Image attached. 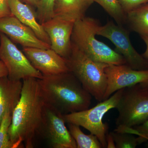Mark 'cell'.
I'll return each mask as SVG.
<instances>
[{
	"instance_id": "cell-1",
	"label": "cell",
	"mask_w": 148,
	"mask_h": 148,
	"mask_svg": "<svg viewBox=\"0 0 148 148\" xmlns=\"http://www.w3.org/2000/svg\"><path fill=\"white\" fill-rule=\"evenodd\" d=\"M46 101L38 79L22 81L21 96L14 109L9 135L13 148H33Z\"/></svg>"
},
{
	"instance_id": "cell-2",
	"label": "cell",
	"mask_w": 148,
	"mask_h": 148,
	"mask_svg": "<svg viewBox=\"0 0 148 148\" xmlns=\"http://www.w3.org/2000/svg\"><path fill=\"white\" fill-rule=\"evenodd\" d=\"M38 81L46 103L63 114L89 108L92 96L71 72L43 76Z\"/></svg>"
},
{
	"instance_id": "cell-3",
	"label": "cell",
	"mask_w": 148,
	"mask_h": 148,
	"mask_svg": "<svg viewBox=\"0 0 148 148\" xmlns=\"http://www.w3.org/2000/svg\"><path fill=\"white\" fill-rule=\"evenodd\" d=\"M100 25L95 18L84 17L75 22L72 43L93 61L108 64H126L122 56L96 39Z\"/></svg>"
},
{
	"instance_id": "cell-4",
	"label": "cell",
	"mask_w": 148,
	"mask_h": 148,
	"mask_svg": "<svg viewBox=\"0 0 148 148\" xmlns=\"http://www.w3.org/2000/svg\"><path fill=\"white\" fill-rule=\"evenodd\" d=\"M66 59L69 71L85 89L96 101H103L107 86L105 70L109 64L93 61L73 43L71 54Z\"/></svg>"
},
{
	"instance_id": "cell-5",
	"label": "cell",
	"mask_w": 148,
	"mask_h": 148,
	"mask_svg": "<svg viewBox=\"0 0 148 148\" xmlns=\"http://www.w3.org/2000/svg\"><path fill=\"white\" fill-rule=\"evenodd\" d=\"M123 89L117 90L110 98L99 102L91 108L64 114L65 121L85 128L98 138L102 147L107 148L106 136L108 127L103 122V117L110 110L116 108Z\"/></svg>"
},
{
	"instance_id": "cell-6",
	"label": "cell",
	"mask_w": 148,
	"mask_h": 148,
	"mask_svg": "<svg viewBox=\"0 0 148 148\" xmlns=\"http://www.w3.org/2000/svg\"><path fill=\"white\" fill-rule=\"evenodd\" d=\"M116 127L132 128L148 119V90L140 84L125 88L116 108Z\"/></svg>"
},
{
	"instance_id": "cell-7",
	"label": "cell",
	"mask_w": 148,
	"mask_h": 148,
	"mask_svg": "<svg viewBox=\"0 0 148 148\" xmlns=\"http://www.w3.org/2000/svg\"><path fill=\"white\" fill-rule=\"evenodd\" d=\"M66 123L64 114L46 103L37 135L45 140L51 148H77L76 143L66 127Z\"/></svg>"
},
{
	"instance_id": "cell-8",
	"label": "cell",
	"mask_w": 148,
	"mask_h": 148,
	"mask_svg": "<svg viewBox=\"0 0 148 148\" xmlns=\"http://www.w3.org/2000/svg\"><path fill=\"white\" fill-rule=\"evenodd\" d=\"M0 60L7 69L8 77L15 81L29 78L40 79L41 73L36 70L24 52L19 50L6 35L0 32Z\"/></svg>"
},
{
	"instance_id": "cell-9",
	"label": "cell",
	"mask_w": 148,
	"mask_h": 148,
	"mask_svg": "<svg viewBox=\"0 0 148 148\" xmlns=\"http://www.w3.org/2000/svg\"><path fill=\"white\" fill-rule=\"evenodd\" d=\"M97 35L107 38L113 43L118 53L123 56L126 65L136 70H148V61L138 53L133 47L129 33L122 26L113 21H108L98 28Z\"/></svg>"
},
{
	"instance_id": "cell-10",
	"label": "cell",
	"mask_w": 148,
	"mask_h": 148,
	"mask_svg": "<svg viewBox=\"0 0 148 148\" xmlns=\"http://www.w3.org/2000/svg\"><path fill=\"white\" fill-rule=\"evenodd\" d=\"M105 71L107 86L104 100L110 98L117 90L148 80V70H135L126 64H109Z\"/></svg>"
},
{
	"instance_id": "cell-11",
	"label": "cell",
	"mask_w": 148,
	"mask_h": 148,
	"mask_svg": "<svg viewBox=\"0 0 148 148\" xmlns=\"http://www.w3.org/2000/svg\"><path fill=\"white\" fill-rule=\"evenodd\" d=\"M75 22L54 16L41 24L49 37L51 49L65 59L71 52V36Z\"/></svg>"
},
{
	"instance_id": "cell-12",
	"label": "cell",
	"mask_w": 148,
	"mask_h": 148,
	"mask_svg": "<svg viewBox=\"0 0 148 148\" xmlns=\"http://www.w3.org/2000/svg\"><path fill=\"white\" fill-rule=\"evenodd\" d=\"M23 51L33 66L43 76L69 71L66 59L51 48L23 47Z\"/></svg>"
},
{
	"instance_id": "cell-13",
	"label": "cell",
	"mask_w": 148,
	"mask_h": 148,
	"mask_svg": "<svg viewBox=\"0 0 148 148\" xmlns=\"http://www.w3.org/2000/svg\"><path fill=\"white\" fill-rule=\"evenodd\" d=\"M0 32L23 47L51 48L50 45L40 40L31 28L21 23L12 14L0 18Z\"/></svg>"
},
{
	"instance_id": "cell-14",
	"label": "cell",
	"mask_w": 148,
	"mask_h": 148,
	"mask_svg": "<svg viewBox=\"0 0 148 148\" xmlns=\"http://www.w3.org/2000/svg\"><path fill=\"white\" fill-rule=\"evenodd\" d=\"M12 14L24 25L31 28L40 40L50 45L49 37L42 25L38 21L36 12L31 6L21 0H8Z\"/></svg>"
},
{
	"instance_id": "cell-15",
	"label": "cell",
	"mask_w": 148,
	"mask_h": 148,
	"mask_svg": "<svg viewBox=\"0 0 148 148\" xmlns=\"http://www.w3.org/2000/svg\"><path fill=\"white\" fill-rule=\"evenodd\" d=\"M22 86V81L10 79L8 76L0 78V123L7 111L13 112L18 103Z\"/></svg>"
},
{
	"instance_id": "cell-16",
	"label": "cell",
	"mask_w": 148,
	"mask_h": 148,
	"mask_svg": "<svg viewBox=\"0 0 148 148\" xmlns=\"http://www.w3.org/2000/svg\"><path fill=\"white\" fill-rule=\"evenodd\" d=\"M93 0H56L54 7L55 16L75 21L84 17Z\"/></svg>"
},
{
	"instance_id": "cell-17",
	"label": "cell",
	"mask_w": 148,
	"mask_h": 148,
	"mask_svg": "<svg viewBox=\"0 0 148 148\" xmlns=\"http://www.w3.org/2000/svg\"><path fill=\"white\" fill-rule=\"evenodd\" d=\"M126 24L140 36L148 37V3L126 14Z\"/></svg>"
},
{
	"instance_id": "cell-18",
	"label": "cell",
	"mask_w": 148,
	"mask_h": 148,
	"mask_svg": "<svg viewBox=\"0 0 148 148\" xmlns=\"http://www.w3.org/2000/svg\"><path fill=\"white\" fill-rule=\"evenodd\" d=\"M70 133L76 143L77 148H101L102 145L98 138L90 133L85 134L80 126L73 123H68Z\"/></svg>"
},
{
	"instance_id": "cell-19",
	"label": "cell",
	"mask_w": 148,
	"mask_h": 148,
	"mask_svg": "<svg viewBox=\"0 0 148 148\" xmlns=\"http://www.w3.org/2000/svg\"><path fill=\"white\" fill-rule=\"evenodd\" d=\"M102 7L109 15L113 18L118 25L126 24V14L118 0H93Z\"/></svg>"
},
{
	"instance_id": "cell-20",
	"label": "cell",
	"mask_w": 148,
	"mask_h": 148,
	"mask_svg": "<svg viewBox=\"0 0 148 148\" xmlns=\"http://www.w3.org/2000/svg\"><path fill=\"white\" fill-rule=\"evenodd\" d=\"M56 0H39L36 7L37 19L40 24L46 22L55 16L54 7Z\"/></svg>"
},
{
	"instance_id": "cell-21",
	"label": "cell",
	"mask_w": 148,
	"mask_h": 148,
	"mask_svg": "<svg viewBox=\"0 0 148 148\" xmlns=\"http://www.w3.org/2000/svg\"><path fill=\"white\" fill-rule=\"evenodd\" d=\"M12 112L10 110L7 111L0 123V148H13L9 135Z\"/></svg>"
},
{
	"instance_id": "cell-22",
	"label": "cell",
	"mask_w": 148,
	"mask_h": 148,
	"mask_svg": "<svg viewBox=\"0 0 148 148\" xmlns=\"http://www.w3.org/2000/svg\"><path fill=\"white\" fill-rule=\"evenodd\" d=\"M116 148H135L139 145L138 138L133 134L114 131L110 132Z\"/></svg>"
},
{
	"instance_id": "cell-23",
	"label": "cell",
	"mask_w": 148,
	"mask_h": 148,
	"mask_svg": "<svg viewBox=\"0 0 148 148\" xmlns=\"http://www.w3.org/2000/svg\"><path fill=\"white\" fill-rule=\"evenodd\" d=\"M132 134L138 135L139 145L148 141V119L142 124L132 127Z\"/></svg>"
},
{
	"instance_id": "cell-24",
	"label": "cell",
	"mask_w": 148,
	"mask_h": 148,
	"mask_svg": "<svg viewBox=\"0 0 148 148\" xmlns=\"http://www.w3.org/2000/svg\"><path fill=\"white\" fill-rule=\"evenodd\" d=\"M118 1L126 14L148 3V0H118Z\"/></svg>"
},
{
	"instance_id": "cell-25",
	"label": "cell",
	"mask_w": 148,
	"mask_h": 148,
	"mask_svg": "<svg viewBox=\"0 0 148 148\" xmlns=\"http://www.w3.org/2000/svg\"><path fill=\"white\" fill-rule=\"evenodd\" d=\"M8 0H0V18L12 15Z\"/></svg>"
},
{
	"instance_id": "cell-26",
	"label": "cell",
	"mask_w": 148,
	"mask_h": 148,
	"mask_svg": "<svg viewBox=\"0 0 148 148\" xmlns=\"http://www.w3.org/2000/svg\"><path fill=\"white\" fill-rule=\"evenodd\" d=\"M106 143H107V148H116L115 143L110 132L108 134V133L106 136Z\"/></svg>"
},
{
	"instance_id": "cell-27",
	"label": "cell",
	"mask_w": 148,
	"mask_h": 148,
	"mask_svg": "<svg viewBox=\"0 0 148 148\" xmlns=\"http://www.w3.org/2000/svg\"><path fill=\"white\" fill-rule=\"evenodd\" d=\"M8 71L4 64L0 60V78L3 77L8 76Z\"/></svg>"
},
{
	"instance_id": "cell-28",
	"label": "cell",
	"mask_w": 148,
	"mask_h": 148,
	"mask_svg": "<svg viewBox=\"0 0 148 148\" xmlns=\"http://www.w3.org/2000/svg\"><path fill=\"white\" fill-rule=\"evenodd\" d=\"M141 37L143 40L144 41L146 45L145 51L143 53V56L144 58L148 61V37L142 36Z\"/></svg>"
},
{
	"instance_id": "cell-29",
	"label": "cell",
	"mask_w": 148,
	"mask_h": 148,
	"mask_svg": "<svg viewBox=\"0 0 148 148\" xmlns=\"http://www.w3.org/2000/svg\"><path fill=\"white\" fill-rule=\"evenodd\" d=\"M21 1L31 6L36 7V8L39 0H21Z\"/></svg>"
},
{
	"instance_id": "cell-30",
	"label": "cell",
	"mask_w": 148,
	"mask_h": 148,
	"mask_svg": "<svg viewBox=\"0 0 148 148\" xmlns=\"http://www.w3.org/2000/svg\"><path fill=\"white\" fill-rule=\"evenodd\" d=\"M140 84L143 87L145 88L147 90H148V80L144 82L141 83Z\"/></svg>"
},
{
	"instance_id": "cell-31",
	"label": "cell",
	"mask_w": 148,
	"mask_h": 148,
	"mask_svg": "<svg viewBox=\"0 0 148 148\" xmlns=\"http://www.w3.org/2000/svg\"></svg>"
}]
</instances>
